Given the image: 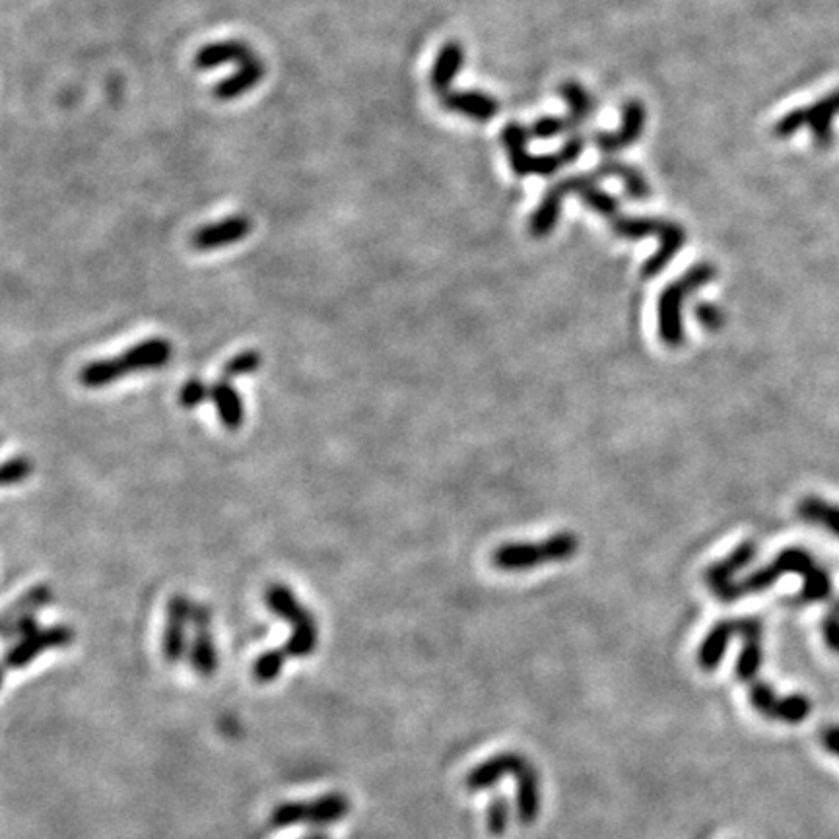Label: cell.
<instances>
[{"mask_svg":"<svg viewBox=\"0 0 839 839\" xmlns=\"http://www.w3.org/2000/svg\"><path fill=\"white\" fill-rule=\"evenodd\" d=\"M299 839H331V836L324 830H309L306 836H301Z\"/></svg>","mask_w":839,"mask_h":839,"instance_id":"7bdbcfd3","label":"cell"},{"mask_svg":"<svg viewBox=\"0 0 839 839\" xmlns=\"http://www.w3.org/2000/svg\"><path fill=\"white\" fill-rule=\"evenodd\" d=\"M645 106L640 100H630L623 103L622 125L616 133L593 134V142L603 154L612 156L622 150L630 148L632 144L640 141L643 129H645Z\"/></svg>","mask_w":839,"mask_h":839,"instance_id":"8fae6325","label":"cell"},{"mask_svg":"<svg viewBox=\"0 0 839 839\" xmlns=\"http://www.w3.org/2000/svg\"><path fill=\"white\" fill-rule=\"evenodd\" d=\"M810 711H813L810 699L803 694H791V696L780 698L777 706L773 709L772 719H777L783 724L797 725L803 724Z\"/></svg>","mask_w":839,"mask_h":839,"instance_id":"1f68e13d","label":"cell"},{"mask_svg":"<svg viewBox=\"0 0 839 839\" xmlns=\"http://www.w3.org/2000/svg\"><path fill=\"white\" fill-rule=\"evenodd\" d=\"M696 319L711 333L724 329L725 313L714 303H699V306H696Z\"/></svg>","mask_w":839,"mask_h":839,"instance_id":"ab89813d","label":"cell"},{"mask_svg":"<svg viewBox=\"0 0 839 839\" xmlns=\"http://www.w3.org/2000/svg\"><path fill=\"white\" fill-rule=\"evenodd\" d=\"M529 139H531L529 129H525L519 123H507L501 131V144L506 148L507 158L517 177H527V175L550 177L556 174L558 169L577 162L585 148V139L582 134H572L570 141L565 142L558 152L544 154V156H532L527 150Z\"/></svg>","mask_w":839,"mask_h":839,"instance_id":"7a4b0ae2","label":"cell"},{"mask_svg":"<svg viewBox=\"0 0 839 839\" xmlns=\"http://www.w3.org/2000/svg\"><path fill=\"white\" fill-rule=\"evenodd\" d=\"M319 645V626L313 612H309L299 622L291 623V633L283 649L290 659H308Z\"/></svg>","mask_w":839,"mask_h":839,"instance_id":"484cf974","label":"cell"},{"mask_svg":"<svg viewBox=\"0 0 839 839\" xmlns=\"http://www.w3.org/2000/svg\"><path fill=\"white\" fill-rule=\"evenodd\" d=\"M265 76V65L257 57L243 63L233 75L224 78L212 88V96L220 101H232L242 98L243 93L250 92Z\"/></svg>","mask_w":839,"mask_h":839,"instance_id":"ffe728a7","label":"cell"},{"mask_svg":"<svg viewBox=\"0 0 839 839\" xmlns=\"http://www.w3.org/2000/svg\"><path fill=\"white\" fill-rule=\"evenodd\" d=\"M126 372L121 357H109V360H96L82 367V372L78 375V379L82 383L84 387L88 389H101L106 385L119 382L126 377Z\"/></svg>","mask_w":839,"mask_h":839,"instance_id":"83f0119b","label":"cell"},{"mask_svg":"<svg viewBox=\"0 0 839 839\" xmlns=\"http://www.w3.org/2000/svg\"><path fill=\"white\" fill-rule=\"evenodd\" d=\"M210 393H212V387H208L207 383L199 377H192L189 382L184 383V387L179 391V405L187 410H192V408L200 407L205 400L210 399Z\"/></svg>","mask_w":839,"mask_h":839,"instance_id":"8d00e7d4","label":"cell"},{"mask_svg":"<svg viewBox=\"0 0 839 839\" xmlns=\"http://www.w3.org/2000/svg\"><path fill=\"white\" fill-rule=\"evenodd\" d=\"M517 782V816L519 820L529 826L537 820L541 813V783L539 772L527 760L519 772L516 773Z\"/></svg>","mask_w":839,"mask_h":839,"instance_id":"d6986e66","label":"cell"},{"mask_svg":"<svg viewBox=\"0 0 839 839\" xmlns=\"http://www.w3.org/2000/svg\"><path fill=\"white\" fill-rule=\"evenodd\" d=\"M55 600V590L47 583H40L34 585L32 589L25 590L22 597H18L2 616V623L14 622L18 618H24V616H37L42 612L43 608L49 607L51 603Z\"/></svg>","mask_w":839,"mask_h":839,"instance_id":"4316f807","label":"cell"},{"mask_svg":"<svg viewBox=\"0 0 839 839\" xmlns=\"http://www.w3.org/2000/svg\"><path fill=\"white\" fill-rule=\"evenodd\" d=\"M290 656L286 655V651L283 648L268 649L265 653L255 659L253 663V678L258 684H271L276 678H280L283 674L284 665Z\"/></svg>","mask_w":839,"mask_h":839,"instance_id":"4dcf8cb0","label":"cell"},{"mask_svg":"<svg viewBox=\"0 0 839 839\" xmlns=\"http://www.w3.org/2000/svg\"><path fill=\"white\" fill-rule=\"evenodd\" d=\"M605 220L612 228V233L622 240L640 242L645 238H659V242H661L659 243V251L645 261V265L641 266L643 278L661 275L666 265L678 255L682 245L686 243V232L682 230L681 225L674 224L671 220H663V218L623 217L620 214V210H615Z\"/></svg>","mask_w":839,"mask_h":839,"instance_id":"6da1fadb","label":"cell"},{"mask_svg":"<svg viewBox=\"0 0 839 839\" xmlns=\"http://www.w3.org/2000/svg\"><path fill=\"white\" fill-rule=\"evenodd\" d=\"M192 607L195 603L185 595H174L167 600L162 653L169 665H177L189 655Z\"/></svg>","mask_w":839,"mask_h":839,"instance_id":"9c48e42d","label":"cell"},{"mask_svg":"<svg viewBox=\"0 0 839 839\" xmlns=\"http://www.w3.org/2000/svg\"><path fill=\"white\" fill-rule=\"evenodd\" d=\"M579 550V539L572 532H558L547 541L537 544H504L492 554V565L504 572H519L531 570L537 565L556 564L575 556Z\"/></svg>","mask_w":839,"mask_h":839,"instance_id":"5b68a950","label":"cell"},{"mask_svg":"<svg viewBox=\"0 0 839 839\" xmlns=\"http://www.w3.org/2000/svg\"><path fill=\"white\" fill-rule=\"evenodd\" d=\"M251 230H253L251 218L235 214V217L224 218L220 222L200 225L199 230H195L191 235V245L197 251L220 250L225 245L243 242L250 235Z\"/></svg>","mask_w":839,"mask_h":839,"instance_id":"4fadbf2b","label":"cell"},{"mask_svg":"<svg viewBox=\"0 0 839 839\" xmlns=\"http://www.w3.org/2000/svg\"><path fill=\"white\" fill-rule=\"evenodd\" d=\"M210 400L214 402L220 422L224 424V428L232 432L242 428L245 422V407H243L242 395L233 387L232 382L220 379L214 383Z\"/></svg>","mask_w":839,"mask_h":839,"instance_id":"7402d4cb","label":"cell"},{"mask_svg":"<svg viewBox=\"0 0 839 839\" xmlns=\"http://www.w3.org/2000/svg\"><path fill=\"white\" fill-rule=\"evenodd\" d=\"M823 632L826 645H828L834 653H839V610H836L834 607H831L828 615L824 616Z\"/></svg>","mask_w":839,"mask_h":839,"instance_id":"60d3db41","label":"cell"},{"mask_svg":"<svg viewBox=\"0 0 839 839\" xmlns=\"http://www.w3.org/2000/svg\"><path fill=\"white\" fill-rule=\"evenodd\" d=\"M187 661L191 665L192 673L199 674L200 678H210L217 674L220 655H218L217 641L212 638V610L207 603H195Z\"/></svg>","mask_w":839,"mask_h":839,"instance_id":"ba28073f","label":"cell"},{"mask_svg":"<svg viewBox=\"0 0 839 839\" xmlns=\"http://www.w3.org/2000/svg\"><path fill=\"white\" fill-rule=\"evenodd\" d=\"M511 818V806L506 797H494L488 805V816H486V823H488V830L494 836H501L506 831L507 824Z\"/></svg>","mask_w":839,"mask_h":839,"instance_id":"74e56055","label":"cell"},{"mask_svg":"<svg viewBox=\"0 0 839 839\" xmlns=\"http://www.w3.org/2000/svg\"><path fill=\"white\" fill-rule=\"evenodd\" d=\"M834 608H836V610H839V600L838 603H836V605H834Z\"/></svg>","mask_w":839,"mask_h":839,"instance_id":"ee69618b","label":"cell"},{"mask_svg":"<svg viewBox=\"0 0 839 839\" xmlns=\"http://www.w3.org/2000/svg\"><path fill=\"white\" fill-rule=\"evenodd\" d=\"M777 702H780V696L773 692L770 684H765V682H754L752 684V688H750V704L754 706L758 714L772 719L773 709L777 706Z\"/></svg>","mask_w":839,"mask_h":839,"instance_id":"d590c367","label":"cell"},{"mask_svg":"<svg viewBox=\"0 0 839 839\" xmlns=\"http://www.w3.org/2000/svg\"><path fill=\"white\" fill-rule=\"evenodd\" d=\"M525 762H527V758L516 754V752H504V754L490 758L488 762L476 765L473 772L466 775V790L473 791V793L490 790L492 785L501 782L506 775H516Z\"/></svg>","mask_w":839,"mask_h":839,"instance_id":"2e32d148","label":"cell"},{"mask_svg":"<svg viewBox=\"0 0 839 839\" xmlns=\"http://www.w3.org/2000/svg\"><path fill=\"white\" fill-rule=\"evenodd\" d=\"M266 608L273 612V615L283 618L286 622L296 623L306 618L311 612L308 608L303 607L299 603V598L294 595V590L288 585L283 583H273L268 585L265 590Z\"/></svg>","mask_w":839,"mask_h":839,"instance_id":"d4e9b609","label":"cell"},{"mask_svg":"<svg viewBox=\"0 0 839 839\" xmlns=\"http://www.w3.org/2000/svg\"><path fill=\"white\" fill-rule=\"evenodd\" d=\"M605 177H615L612 172V159H607L603 164H598L593 172L587 174L572 175L564 181L550 187L549 192L544 195L539 208L532 212L531 222H529V230H531L532 238L541 240L552 233V230L556 228L558 218L562 212V205L567 195H577L579 189L587 187V185H597L600 179Z\"/></svg>","mask_w":839,"mask_h":839,"instance_id":"8992f818","label":"cell"},{"mask_svg":"<svg viewBox=\"0 0 839 839\" xmlns=\"http://www.w3.org/2000/svg\"><path fill=\"white\" fill-rule=\"evenodd\" d=\"M465 63V51L459 42H448L441 47L435 63H433L432 73H430V86L435 93H445L451 90L453 80L457 78L459 70Z\"/></svg>","mask_w":839,"mask_h":839,"instance_id":"44dd1931","label":"cell"},{"mask_svg":"<svg viewBox=\"0 0 839 839\" xmlns=\"http://www.w3.org/2000/svg\"><path fill=\"white\" fill-rule=\"evenodd\" d=\"M823 747L839 758V725H830L823 731Z\"/></svg>","mask_w":839,"mask_h":839,"instance_id":"b9f144b4","label":"cell"},{"mask_svg":"<svg viewBox=\"0 0 839 839\" xmlns=\"http://www.w3.org/2000/svg\"><path fill=\"white\" fill-rule=\"evenodd\" d=\"M798 517L808 523L820 525L826 531L839 537V506H831L816 496H806L798 504Z\"/></svg>","mask_w":839,"mask_h":839,"instance_id":"f1b7e54d","label":"cell"},{"mask_svg":"<svg viewBox=\"0 0 839 839\" xmlns=\"http://www.w3.org/2000/svg\"><path fill=\"white\" fill-rule=\"evenodd\" d=\"M261 364H263V356L258 354L257 350H243L225 362L224 367H222V379L232 382L235 377L255 374Z\"/></svg>","mask_w":839,"mask_h":839,"instance_id":"d6a6232c","label":"cell"},{"mask_svg":"<svg viewBox=\"0 0 839 839\" xmlns=\"http://www.w3.org/2000/svg\"><path fill=\"white\" fill-rule=\"evenodd\" d=\"M75 641V630L65 623L40 628L30 636H24L12 643L4 655V669L7 671H22L32 665L37 656H42L51 649L68 648Z\"/></svg>","mask_w":839,"mask_h":839,"instance_id":"52a82bcc","label":"cell"},{"mask_svg":"<svg viewBox=\"0 0 839 839\" xmlns=\"http://www.w3.org/2000/svg\"><path fill=\"white\" fill-rule=\"evenodd\" d=\"M757 556V544L752 541L742 542L739 549L732 554L711 565L706 572V582L715 597L721 598L725 603L737 600V583L732 582L735 574L747 567Z\"/></svg>","mask_w":839,"mask_h":839,"instance_id":"7c38bea8","label":"cell"},{"mask_svg":"<svg viewBox=\"0 0 839 839\" xmlns=\"http://www.w3.org/2000/svg\"><path fill=\"white\" fill-rule=\"evenodd\" d=\"M803 117V125L810 126L815 134V141L818 146H830L831 144V119L839 113V92L831 93L830 98L818 101L810 108L798 109Z\"/></svg>","mask_w":839,"mask_h":839,"instance_id":"cb8c5ba5","label":"cell"},{"mask_svg":"<svg viewBox=\"0 0 839 839\" xmlns=\"http://www.w3.org/2000/svg\"><path fill=\"white\" fill-rule=\"evenodd\" d=\"M560 96L564 98L567 108H570V115L567 117L572 119L575 129H579L595 113L597 103L593 100V96L583 88L582 84H562L560 86Z\"/></svg>","mask_w":839,"mask_h":839,"instance_id":"f546056e","label":"cell"},{"mask_svg":"<svg viewBox=\"0 0 839 839\" xmlns=\"http://www.w3.org/2000/svg\"><path fill=\"white\" fill-rule=\"evenodd\" d=\"M32 473H34V461H30L27 457H14L7 461L2 466L0 481L4 486H12V484L24 483Z\"/></svg>","mask_w":839,"mask_h":839,"instance_id":"f35d334b","label":"cell"},{"mask_svg":"<svg viewBox=\"0 0 839 839\" xmlns=\"http://www.w3.org/2000/svg\"><path fill=\"white\" fill-rule=\"evenodd\" d=\"M815 558L810 556L803 549L783 550L780 556L773 560L772 564L765 565L764 570H758L754 574L748 575L744 582L737 583V595H752V593H762L770 585L777 582L783 574H801L803 577L815 570Z\"/></svg>","mask_w":839,"mask_h":839,"instance_id":"30bf717a","label":"cell"},{"mask_svg":"<svg viewBox=\"0 0 839 839\" xmlns=\"http://www.w3.org/2000/svg\"><path fill=\"white\" fill-rule=\"evenodd\" d=\"M831 595V579L824 567L816 565L815 570L805 577L801 600L803 603H816V600H826Z\"/></svg>","mask_w":839,"mask_h":839,"instance_id":"836d02e7","label":"cell"},{"mask_svg":"<svg viewBox=\"0 0 839 839\" xmlns=\"http://www.w3.org/2000/svg\"><path fill=\"white\" fill-rule=\"evenodd\" d=\"M441 108L449 111V113H457V115L468 117L473 121L478 123H486L494 117L498 115L499 103L494 100L492 96L484 92H476V90H459V92L441 93L440 96Z\"/></svg>","mask_w":839,"mask_h":839,"instance_id":"9a60e30c","label":"cell"},{"mask_svg":"<svg viewBox=\"0 0 839 839\" xmlns=\"http://www.w3.org/2000/svg\"><path fill=\"white\" fill-rule=\"evenodd\" d=\"M762 633H764V623L758 618H739V636L744 640V645L737 661V676L742 682L754 681L760 666L764 663Z\"/></svg>","mask_w":839,"mask_h":839,"instance_id":"5bb4252c","label":"cell"},{"mask_svg":"<svg viewBox=\"0 0 839 839\" xmlns=\"http://www.w3.org/2000/svg\"><path fill=\"white\" fill-rule=\"evenodd\" d=\"M717 276V268L711 263H698L686 271L681 278L669 284L659 298V336L669 349H681L684 344V324L682 306L692 291L704 288Z\"/></svg>","mask_w":839,"mask_h":839,"instance_id":"277c9868","label":"cell"},{"mask_svg":"<svg viewBox=\"0 0 839 839\" xmlns=\"http://www.w3.org/2000/svg\"><path fill=\"white\" fill-rule=\"evenodd\" d=\"M174 354L172 342L166 339H148V341L139 342L131 349L121 354V362L129 374L133 372H148V369H159L167 366Z\"/></svg>","mask_w":839,"mask_h":839,"instance_id":"e0dca14e","label":"cell"},{"mask_svg":"<svg viewBox=\"0 0 839 839\" xmlns=\"http://www.w3.org/2000/svg\"><path fill=\"white\" fill-rule=\"evenodd\" d=\"M732 636H739V620H721L699 645L698 663L704 671H715L725 656Z\"/></svg>","mask_w":839,"mask_h":839,"instance_id":"603a6c76","label":"cell"},{"mask_svg":"<svg viewBox=\"0 0 839 839\" xmlns=\"http://www.w3.org/2000/svg\"><path fill=\"white\" fill-rule=\"evenodd\" d=\"M350 798L344 793L331 791L313 801H288L273 808L268 824L275 830H290L306 826L309 830H327L342 823L350 815Z\"/></svg>","mask_w":839,"mask_h":839,"instance_id":"3957f363","label":"cell"},{"mask_svg":"<svg viewBox=\"0 0 839 839\" xmlns=\"http://www.w3.org/2000/svg\"><path fill=\"white\" fill-rule=\"evenodd\" d=\"M255 57L250 45L240 40H225V42L208 43L200 47L195 55V68L197 70H212V68L230 65V63H247Z\"/></svg>","mask_w":839,"mask_h":839,"instance_id":"ac0fdd59","label":"cell"},{"mask_svg":"<svg viewBox=\"0 0 839 839\" xmlns=\"http://www.w3.org/2000/svg\"><path fill=\"white\" fill-rule=\"evenodd\" d=\"M575 131L574 123L570 117H542L529 126L531 139H554L560 134L572 133Z\"/></svg>","mask_w":839,"mask_h":839,"instance_id":"e575fe53","label":"cell"}]
</instances>
